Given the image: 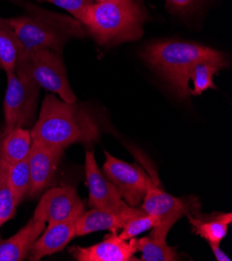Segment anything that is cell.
<instances>
[{
    "instance_id": "6da1fadb",
    "label": "cell",
    "mask_w": 232,
    "mask_h": 261,
    "mask_svg": "<svg viewBox=\"0 0 232 261\" xmlns=\"http://www.w3.org/2000/svg\"><path fill=\"white\" fill-rule=\"evenodd\" d=\"M33 141L65 150L73 144H92L100 139L93 111L82 103H68L47 94L38 120L31 130Z\"/></svg>"
},
{
    "instance_id": "7a4b0ae2",
    "label": "cell",
    "mask_w": 232,
    "mask_h": 261,
    "mask_svg": "<svg viewBox=\"0 0 232 261\" xmlns=\"http://www.w3.org/2000/svg\"><path fill=\"white\" fill-rule=\"evenodd\" d=\"M23 5V15L8 19L21 51L49 49L61 55L69 41L89 35L85 26L73 17L48 11L33 3L25 2Z\"/></svg>"
},
{
    "instance_id": "3957f363",
    "label": "cell",
    "mask_w": 232,
    "mask_h": 261,
    "mask_svg": "<svg viewBox=\"0 0 232 261\" xmlns=\"http://www.w3.org/2000/svg\"><path fill=\"white\" fill-rule=\"evenodd\" d=\"M149 19L147 9L136 0H115L90 6L77 21L99 45L114 46L141 39Z\"/></svg>"
},
{
    "instance_id": "277c9868",
    "label": "cell",
    "mask_w": 232,
    "mask_h": 261,
    "mask_svg": "<svg viewBox=\"0 0 232 261\" xmlns=\"http://www.w3.org/2000/svg\"><path fill=\"white\" fill-rule=\"evenodd\" d=\"M142 58L164 78L171 89L195 63L203 60H227L226 55L219 50L177 40L149 44L142 52Z\"/></svg>"
},
{
    "instance_id": "5b68a950",
    "label": "cell",
    "mask_w": 232,
    "mask_h": 261,
    "mask_svg": "<svg viewBox=\"0 0 232 261\" xmlns=\"http://www.w3.org/2000/svg\"><path fill=\"white\" fill-rule=\"evenodd\" d=\"M15 72L40 88L59 95L65 102L74 103L77 101L70 87L62 57L54 51L49 49L21 51Z\"/></svg>"
},
{
    "instance_id": "8992f818",
    "label": "cell",
    "mask_w": 232,
    "mask_h": 261,
    "mask_svg": "<svg viewBox=\"0 0 232 261\" xmlns=\"http://www.w3.org/2000/svg\"><path fill=\"white\" fill-rule=\"evenodd\" d=\"M8 87L4 101L5 129L34 126L41 88L15 71L7 73Z\"/></svg>"
},
{
    "instance_id": "52a82bcc",
    "label": "cell",
    "mask_w": 232,
    "mask_h": 261,
    "mask_svg": "<svg viewBox=\"0 0 232 261\" xmlns=\"http://www.w3.org/2000/svg\"><path fill=\"white\" fill-rule=\"evenodd\" d=\"M141 208L145 213L156 216L160 220L159 225L152 228L149 237L163 242H167L169 231L180 218L196 213L190 203L165 193L153 182L147 190Z\"/></svg>"
},
{
    "instance_id": "ba28073f",
    "label": "cell",
    "mask_w": 232,
    "mask_h": 261,
    "mask_svg": "<svg viewBox=\"0 0 232 261\" xmlns=\"http://www.w3.org/2000/svg\"><path fill=\"white\" fill-rule=\"evenodd\" d=\"M103 165L105 176L117 188L122 199L132 207H138L144 200L152 179L138 165L118 160L106 152Z\"/></svg>"
},
{
    "instance_id": "9c48e42d",
    "label": "cell",
    "mask_w": 232,
    "mask_h": 261,
    "mask_svg": "<svg viewBox=\"0 0 232 261\" xmlns=\"http://www.w3.org/2000/svg\"><path fill=\"white\" fill-rule=\"evenodd\" d=\"M84 212L85 205L76 190L72 187H60L47 191L42 196L33 218L50 225Z\"/></svg>"
},
{
    "instance_id": "30bf717a",
    "label": "cell",
    "mask_w": 232,
    "mask_h": 261,
    "mask_svg": "<svg viewBox=\"0 0 232 261\" xmlns=\"http://www.w3.org/2000/svg\"><path fill=\"white\" fill-rule=\"evenodd\" d=\"M86 179L89 189V204L92 208L122 211L127 206L117 188L103 175L96 163L93 152L86 153Z\"/></svg>"
},
{
    "instance_id": "8fae6325",
    "label": "cell",
    "mask_w": 232,
    "mask_h": 261,
    "mask_svg": "<svg viewBox=\"0 0 232 261\" xmlns=\"http://www.w3.org/2000/svg\"><path fill=\"white\" fill-rule=\"evenodd\" d=\"M64 150L57 149L33 141L29 154L31 187L28 196H39L53 181Z\"/></svg>"
},
{
    "instance_id": "7c38bea8",
    "label": "cell",
    "mask_w": 232,
    "mask_h": 261,
    "mask_svg": "<svg viewBox=\"0 0 232 261\" xmlns=\"http://www.w3.org/2000/svg\"><path fill=\"white\" fill-rule=\"evenodd\" d=\"M136 243L135 238L124 241L111 232L102 242L91 247H72L70 254L77 261H138Z\"/></svg>"
},
{
    "instance_id": "4fadbf2b",
    "label": "cell",
    "mask_w": 232,
    "mask_h": 261,
    "mask_svg": "<svg viewBox=\"0 0 232 261\" xmlns=\"http://www.w3.org/2000/svg\"><path fill=\"white\" fill-rule=\"evenodd\" d=\"M228 66L227 60H203L191 66L172 88L179 98L200 96L208 90H217L214 77Z\"/></svg>"
},
{
    "instance_id": "5bb4252c",
    "label": "cell",
    "mask_w": 232,
    "mask_h": 261,
    "mask_svg": "<svg viewBox=\"0 0 232 261\" xmlns=\"http://www.w3.org/2000/svg\"><path fill=\"white\" fill-rule=\"evenodd\" d=\"M142 212V208L127 206L122 211L100 210L92 208L89 212H84L75 224V237H84L96 231L110 230L117 233L133 217Z\"/></svg>"
},
{
    "instance_id": "9a60e30c",
    "label": "cell",
    "mask_w": 232,
    "mask_h": 261,
    "mask_svg": "<svg viewBox=\"0 0 232 261\" xmlns=\"http://www.w3.org/2000/svg\"><path fill=\"white\" fill-rule=\"evenodd\" d=\"M80 216L75 215L66 221L48 225L34 243L28 258L39 261L45 256L62 251L75 238V224Z\"/></svg>"
},
{
    "instance_id": "2e32d148",
    "label": "cell",
    "mask_w": 232,
    "mask_h": 261,
    "mask_svg": "<svg viewBox=\"0 0 232 261\" xmlns=\"http://www.w3.org/2000/svg\"><path fill=\"white\" fill-rule=\"evenodd\" d=\"M45 228V222L33 218L15 236L8 240H0V261H22L27 259L34 243Z\"/></svg>"
},
{
    "instance_id": "e0dca14e",
    "label": "cell",
    "mask_w": 232,
    "mask_h": 261,
    "mask_svg": "<svg viewBox=\"0 0 232 261\" xmlns=\"http://www.w3.org/2000/svg\"><path fill=\"white\" fill-rule=\"evenodd\" d=\"M189 222L196 236L201 237L209 244L220 245L225 239L232 222L231 213H214L211 215L188 214Z\"/></svg>"
},
{
    "instance_id": "ac0fdd59",
    "label": "cell",
    "mask_w": 232,
    "mask_h": 261,
    "mask_svg": "<svg viewBox=\"0 0 232 261\" xmlns=\"http://www.w3.org/2000/svg\"><path fill=\"white\" fill-rule=\"evenodd\" d=\"M33 139L27 128L4 129L0 134V161L15 164L29 158Z\"/></svg>"
},
{
    "instance_id": "d6986e66",
    "label": "cell",
    "mask_w": 232,
    "mask_h": 261,
    "mask_svg": "<svg viewBox=\"0 0 232 261\" xmlns=\"http://www.w3.org/2000/svg\"><path fill=\"white\" fill-rule=\"evenodd\" d=\"M21 52L19 40L8 19L0 17V69L6 73L15 71Z\"/></svg>"
},
{
    "instance_id": "ffe728a7",
    "label": "cell",
    "mask_w": 232,
    "mask_h": 261,
    "mask_svg": "<svg viewBox=\"0 0 232 261\" xmlns=\"http://www.w3.org/2000/svg\"><path fill=\"white\" fill-rule=\"evenodd\" d=\"M137 252L141 253V261H175L179 260L175 248L170 247L167 242L158 241L146 237L137 240Z\"/></svg>"
},
{
    "instance_id": "44dd1931",
    "label": "cell",
    "mask_w": 232,
    "mask_h": 261,
    "mask_svg": "<svg viewBox=\"0 0 232 261\" xmlns=\"http://www.w3.org/2000/svg\"><path fill=\"white\" fill-rule=\"evenodd\" d=\"M8 179L15 200L19 205L28 196L31 187L29 158L15 164H9Z\"/></svg>"
},
{
    "instance_id": "7402d4cb",
    "label": "cell",
    "mask_w": 232,
    "mask_h": 261,
    "mask_svg": "<svg viewBox=\"0 0 232 261\" xmlns=\"http://www.w3.org/2000/svg\"><path fill=\"white\" fill-rule=\"evenodd\" d=\"M9 164L0 161V228L16 215L17 202L8 179Z\"/></svg>"
},
{
    "instance_id": "603a6c76",
    "label": "cell",
    "mask_w": 232,
    "mask_h": 261,
    "mask_svg": "<svg viewBox=\"0 0 232 261\" xmlns=\"http://www.w3.org/2000/svg\"><path fill=\"white\" fill-rule=\"evenodd\" d=\"M214 0H165L168 13L183 20L193 19L202 14Z\"/></svg>"
},
{
    "instance_id": "cb8c5ba5",
    "label": "cell",
    "mask_w": 232,
    "mask_h": 261,
    "mask_svg": "<svg viewBox=\"0 0 232 261\" xmlns=\"http://www.w3.org/2000/svg\"><path fill=\"white\" fill-rule=\"evenodd\" d=\"M160 223V220L153 215L145 213L143 210L140 214L133 217L128 221L124 227L121 229V232L118 234L119 238L128 241L133 238L138 237L139 234L157 227Z\"/></svg>"
},
{
    "instance_id": "d4e9b609",
    "label": "cell",
    "mask_w": 232,
    "mask_h": 261,
    "mask_svg": "<svg viewBox=\"0 0 232 261\" xmlns=\"http://www.w3.org/2000/svg\"><path fill=\"white\" fill-rule=\"evenodd\" d=\"M54 5L70 13L71 17L79 20L83 12L90 6L95 4V0H40Z\"/></svg>"
},
{
    "instance_id": "484cf974",
    "label": "cell",
    "mask_w": 232,
    "mask_h": 261,
    "mask_svg": "<svg viewBox=\"0 0 232 261\" xmlns=\"http://www.w3.org/2000/svg\"><path fill=\"white\" fill-rule=\"evenodd\" d=\"M213 253L216 257V259L218 261H230V258L222 251V249L220 248V245H215V244H210Z\"/></svg>"
},
{
    "instance_id": "4316f807",
    "label": "cell",
    "mask_w": 232,
    "mask_h": 261,
    "mask_svg": "<svg viewBox=\"0 0 232 261\" xmlns=\"http://www.w3.org/2000/svg\"><path fill=\"white\" fill-rule=\"evenodd\" d=\"M8 2H11V3H15V4H19V5H23L27 0H8Z\"/></svg>"
},
{
    "instance_id": "83f0119b",
    "label": "cell",
    "mask_w": 232,
    "mask_h": 261,
    "mask_svg": "<svg viewBox=\"0 0 232 261\" xmlns=\"http://www.w3.org/2000/svg\"><path fill=\"white\" fill-rule=\"evenodd\" d=\"M115 2V0H95V4H101V3H110Z\"/></svg>"
},
{
    "instance_id": "f1b7e54d",
    "label": "cell",
    "mask_w": 232,
    "mask_h": 261,
    "mask_svg": "<svg viewBox=\"0 0 232 261\" xmlns=\"http://www.w3.org/2000/svg\"><path fill=\"white\" fill-rule=\"evenodd\" d=\"M136 2H138L139 4H142V5H144V2H145V0H136Z\"/></svg>"
}]
</instances>
